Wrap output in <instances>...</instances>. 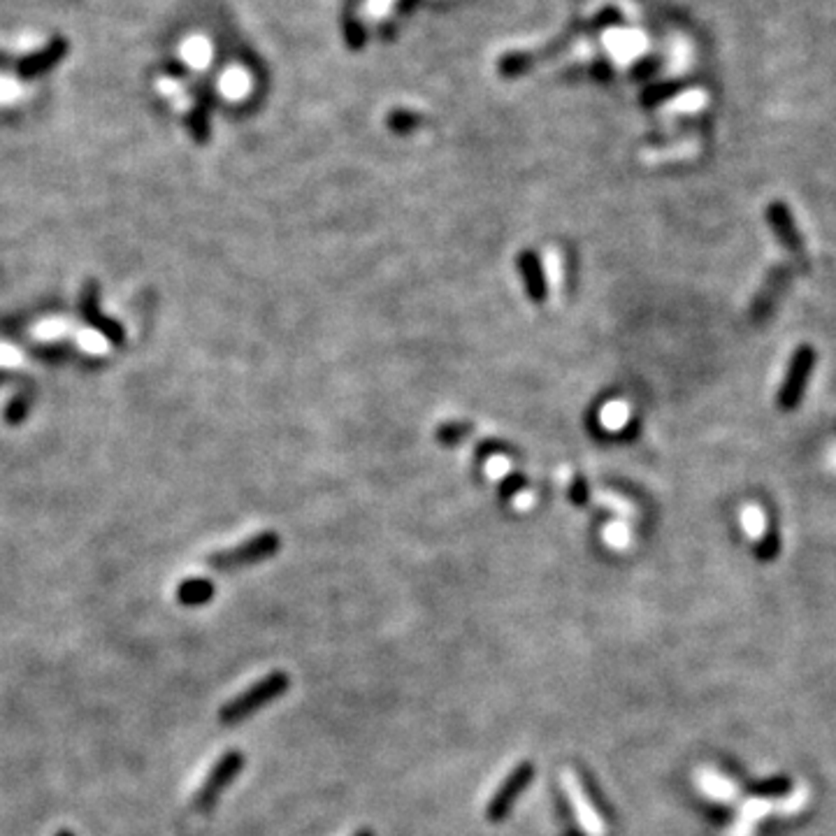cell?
Masks as SVG:
<instances>
[{
    "mask_svg": "<svg viewBox=\"0 0 836 836\" xmlns=\"http://www.w3.org/2000/svg\"><path fill=\"white\" fill-rule=\"evenodd\" d=\"M288 688V676L284 672H272L268 676H263L260 681H256L253 685H249V691L240 692L237 697H233L231 702H225L219 711V720L225 725L240 723V720L249 718L251 713H256L259 708H263L265 704L277 700L279 695H284Z\"/></svg>",
    "mask_w": 836,
    "mask_h": 836,
    "instance_id": "cell-1",
    "label": "cell"
},
{
    "mask_svg": "<svg viewBox=\"0 0 836 836\" xmlns=\"http://www.w3.org/2000/svg\"><path fill=\"white\" fill-rule=\"evenodd\" d=\"M242 764H244V755H242V752H224V755L216 760V764H214L212 770H209L207 779L202 780V786L198 788L196 795H193V806H196L198 811H202V814H207L209 808L216 804L221 792L231 786V780L240 774Z\"/></svg>",
    "mask_w": 836,
    "mask_h": 836,
    "instance_id": "cell-2",
    "label": "cell"
},
{
    "mask_svg": "<svg viewBox=\"0 0 836 836\" xmlns=\"http://www.w3.org/2000/svg\"><path fill=\"white\" fill-rule=\"evenodd\" d=\"M277 550H279V537H277L275 532H263L251 537L249 541H244V544L235 546V549L214 553L207 562L216 569H237L275 556Z\"/></svg>",
    "mask_w": 836,
    "mask_h": 836,
    "instance_id": "cell-3",
    "label": "cell"
},
{
    "mask_svg": "<svg viewBox=\"0 0 836 836\" xmlns=\"http://www.w3.org/2000/svg\"><path fill=\"white\" fill-rule=\"evenodd\" d=\"M532 776H534V767L530 762L516 764V767L509 771V776L502 780V786L495 790L488 806H486V815H488L490 823H500V820L509 814V808L514 806L518 795H521V792L530 786Z\"/></svg>",
    "mask_w": 836,
    "mask_h": 836,
    "instance_id": "cell-4",
    "label": "cell"
},
{
    "mask_svg": "<svg viewBox=\"0 0 836 836\" xmlns=\"http://www.w3.org/2000/svg\"><path fill=\"white\" fill-rule=\"evenodd\" d=\"M562 786H565V792H568L569 804H572L574 814H576V820H578V825H581V830H584L588 836L604 834V823H602V818L597 815L595 806L590 804V797L585 795L578 776L574 774V771L565 770L562 771Z\"/></svg>",
    "mask_w": 836,
    "mask_h": 836,
    "instance_id": "cell-5",
    "label": "cell"
},
{
    "mask_svg": "<svg viewBox=\"0 0 836 836\" xmlns=\"http://www.w3.org/2000/svg\"><path fill=\"white\" fill-rule=\"evenodd\" d=\"M811 367H814V351L808 347L799 348L797 354H795V360H792L790 374H788L786 383H783V391H780L779 402L783 404V409H792L799 402Z\"/></svg>",
    "mask_w": 836,
    "mask_h": 836,
    "instance_id": "cell-6",
    "label": "cell"
},
{
    "mask_svg": "<svg viewBox=\"0 0 836 836\" xmlns=\"http://www.w3.org/2000/svg\"><path fill=\"white\" fill-rule=\"evenodd\" d=\"M214 585L205 578H191V581H184V584L177 588V600L186 606H198L205 604V602L212 600Z\"/></svg>",
    "mask_w": 836,
    "mask_h": 836,
    "instance_id": "cell-7",
    "label": "cell"
},
{
    "mask_svg": "<svg viewBox=\"0 0 836 836\" xmlns=\"http://www.w3.org/2000/svg\"><path fill=\"white\" fill-rule=\"evenodd\" d=\"M521 260V269L523 272H525V277H528V291L532 293L534 295V300H544V281H541V269H539V263H537V259H534V256H530V253H525V256H523V259H518Z\"/></svg>",
    "mask_w": 836,
    "mask_h": 836,
    "instance_id": "cell-8",
    "label": "cell"
},
{
    "mask_svg": "<svg viewBox=\"0 0 836 836\" xmlns=\"http://www.w3.org/2000/svg\"><path fill=\"white\" fill-rule=\"evenodd\" d=\"M79 344H82L86 351H91V354H102L107 348V342L98 332H82V335H79Z\"/></svg>",
    "mask_w": 836,
    "mask_h": 836,
    "instance_id": "cell-9",
    "label": "cell"
},
{
    "mask_svg": "<svg viewBox=\"0 0 836 836\" xmlns=\"http://www.w3.org/2000/svg\"><path fill=\"white\" fill-rule=\"evenodd\" d=\"M467 433H470V427L467 426H442V430H439V439H442V442L455 444L458 439L465 437Z\"/></svg>",
    "mask_w": 836,
    "mask_h": 836,
    "instance_id": "cell-10",
    "label": "cell"
},
{
    "mask_svg": "<svg viewBox=\"0 0 836 836\" xmlns=\"http://www.w3.org/2000/svg\"><path fill=\"white\" fill-rule=\"evenodd\" d=\"M63 323L61 321H45L42 326L38 328L40 337H58V332H63Z\"/></svg>",
    "mask_w": 836,
    "mask_h": 836,
    "instance_id": "cell-11",
    "label": "cell"
},
{
    "mask_svg": "<svg viewBox=\"0 0 836 836\" xmlns=\"http://www.w3.org/2000/svg\"><path fill=\"white\" fill-rule=\"evenodd\" d=\"M186 54H189V58H191L193 63H202V57L207 58V49H205V45H202V42H198V40L186 47Z\"/></svg>",
    "mask_w": 836,
    "mask_h": 836,
    "instance_id": "cell-12",
    "label": "cell"
},
{
    "mask_svg": "<svg viewBox=\"0 0 836 836\" xmlns=\"http://www.w3.org/2000/svg\"><path fill=\"white\" fill-rule=\"evenodd\" d=\"M19 360V356L7 347H0V365H14Z\"/></svg>",
    "mask_w": 836,
    "mask_h": 836,
    "instance_id": "cell-13",
    "label": "cell"
},
{
    "mask_svg": "<svg viewBox=\"0 0 836 836\" xmlns=\"http://www.w3.org/2000/svg\"><path fill=\"white\" fill-rule=\"evenodd\" d=\"M354 836H374V834H372V832H367V830H363V832H358V834H354Z\"/></svg>",
    "mask_w": 836,
    "mask_h": 836,
    "instance_id": "cell-14",
    "label": "cell"
},
{
    "mask_svg": "<svg viewBox=\"0 0 836 836\" xmlns=\"http://www.w3.org/2000/svg\"><path fill=\"white\" fill-rule=\"evenodd\" d=\"M54 836H75V834H73V832L63 830V832H58V834H54Z\"/></svg>",
    "mask_w": 836,
    "mask_h": 836,
    "instance_id": "cell-15",
    "label": "cell"
}]
</instances>
